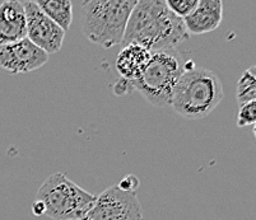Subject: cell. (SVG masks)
Listing matches in <instances>:
<instances>
[{"label": "cell", "mask_w": 256, "mask_h": 220, "mask_svg": "<svg viewBox=\"0 0 256 220\" xmlns=\"http://www.w3.org/2000/svg\"><path fill=\"white\" fill-rule=\"evenodd\" d=\"M26 14V37L48 55L56 54L62 47L65 32L44 13L36 1H22Z\"/></svg>", "instance_id": "cell-7"}, {"label": "cell", "mask_w": 256, "mask_h": 220, "mask_svg": "<svg viewBox=\"0 0 256 220\" xmlns=\"http://www.w3.org/2000/svg\"><path fill=\"white\" fill-rule=\"evenodd\" d=\"M223 97L224 88L220 76L213 70L192 65L174 87L171 106L184 119L202 120L218 107Z\"/></svg>", "instance_id": "cell-2"}, {"label": "cell", "mask_w": 256, "mask_h": 220, "mask_svg": "<svg viewBox=\"0 0 256 220\" xmlns=\"http://www.w3.org/2000/svg\"><path fill=\"white\" fill-rule=\"evenodd\" d=\"M36 4L62 31H68L73 22V4L70 0H36Z\"/></svg>", "instance_id": "cell-12"}, {"label": "cell", "mask_w": 256, "mask_h": 220, "mask_svg": "<svg viewBox=\"0 0 256 220\" xmlns=\"http://www.w3.org/2000/svg\"><path fill=\"white\" fill-rule=\"evenodd\" d=\"M222 19V0H199L196 8L182 20L188 34H204L216 31Z\"/></svg>", "instance_id": "cell-9"}, {"label": "cell", "mask_w": 256, "mask_h": 220, "mask_svg": "<svg viewBox=\"0 0 256 220\" xmlns=\"http://www.w3.org/2000/svg\"><path fill=\"white\" fill-rule=\"evenodd\" d=\"M188 38L184 20L170 10L164 0H136L122 43H136L153 52L171 50Z\"/></svg>", "instance_id": "cell-1"}, {"label": "cell", "mask_w": 256, "mask_h": 220, "mask_svg": "<svg viewBox=\"0 0 256 220\" xmlns=\"http://www.w3.org/2000/svg\"><path fill=\"white\" fill-rule=\"evenodd\" d=\"M45 205L40 200H34V203L32 204V213H34V215H36V217H42V215H45Z\"/></svg>", "instance_id": "cell-17"}, {"label": "cell", "mask_w": 256, "mask_h": 220, "mask_svg": "<svg viewBox=\"0 0 256 220\" xmlns=\"http://www.w3.org/2000/svg\"><path fill=\"white\" fill-rule=\"evenodd\" d=\"M198 3L199 0H167L166 5L174 15L184 19L196 8Z\"/></svg>", "instance_id": "cell-14"}, {"label": "cell", "mask_w": 256, "mask_h": 220, "mask_svg": "<svg viewBox=\"0 0 256 220\" xmlns=\"http://www.w3.org/2000/svg\"><path fill=\"white\" fill-rule=\"evenodd\" d=\"M186 69L188 64L174 48L153 51L142 75L130 84L152 106L167 107L171 106L174 87Z\"/></svg>", "instance_id": "cell-4"}, {"label": "cell", "mask_w": 256, "mask_h": 220, "mask_svg": "<svg viewBox=\"0 0 256 220\" xmlns=\"http://www.w3.org/2000/svg\"><path fill=\"white\" fill-rule=\"evenodd\" d=\"M26 14L22 1L6 0L0 4V47L26 38Z\"/></svg>", "instance_id": "cell-10"}, {"label": "cell", "mask_w": 256, "mask_h": 220, "mask_svg": "<svg viewBox=\"0 0 256 220\" xmlns=\"http://www.w3.org/2000/svg\"><path fill=\"white\" fill-rule=\"evenodd\" d=\"M36 200L45 205V215L54 220H80L96 201V196L79 187L62 172L48 176L37 191Z\"/></svg>", "instance_id": "cell-5"}, {"label": "cell", "mask_w": 256, "mask_h": 220, "mask_svg": "<svg viewBox=\"0 0 256 220\" xmlns=\"http://www.w3.org/2000/svg\"><path fill=\"white\" fill-rule=\"evenodd\" d=\"M256 68L250 66L244 71L237 82V101L240 105L256 99Z\"/></svg>", "instance_id": "cell-13"}, {"label": "cell", "mask_w": 256, "mask_h": 220, "mask_svg": "<svg viewBox=\"0 0 256 220\" xmlns=\"http://www.w3.org/2000/svg\"><path fill=\"white\" fill-rule=\"evenodd\" d=\"M136 0H87L82 4V28L92 43L111 48L122 43Z\"/></svg>", "instance_id": "cell-3"}, {"label": "cell", "mask_w": 256, "mask_h": 220, "mask_svg": "<svg viewBox=\"0 0 256 220\" xmlns=\"http://www.w3.org/2000/svg\"><path fill=\"white\" fill-rule=\"evenodd\" d=\"M150 50L136 43L125 45L116 57V69L120 74L121 79L134 82L142 75L146 64L150 59Z\"/></svg>", "instance_id": "cell-11"}, {"label": "cell", "mask_w": 256, "mask_h": 220, "mask_svg": "<svg viewBox=\"0 0 256 220\" xmlns=\"http://www.w3.org/2000/svg\"><path fill=\"white\" fill-rule=\"evenodd\" d=\"M48 61V55L34 45L27 37L0 47V68L10 74H24L37 70Z\"/></svg>", "instance_id": "cell-8"}, {"label": "cell", "mask_w": 256, "mask_h": 220, "mask_svg": "<svg viewBox=\"0 0 256 220\" xmlns=\"http://www.w3.org/2000/svg\"><path fill=\"white\" fill-rule=\"evenodd\" d=\"M116 186L125 192H136V189L139 187V180L136 176L128 175Z\"/></svg>", "instance_id": "cell-16"}, {"label": "cell", "mask_w": 256, "mask_h": 220, "mask_svg": "<svg viewBox=\"0 0 256 220\" xmlns=\"http://www.w3.org/2000/svg\"><path fill=\"white\" fill-rule=\"evenodd\" d=\"M80 220H144L136 192L111 186L96 196L90 212Z\"/></svg>", "instance_id": "cell-6"}, {"label": "cell", "mask_w": 256, "mask_h": 220, "mask_svg": "<svg viewBox=\"0 0 256 220\" xmlns=\"http://www.w3.org/2000/svg\"><path fill=\"white\" fill-rule=\"evenodd\" d=\"M256 122V101L246 102L240 105L238 115H237V126L245 127L248 125H255Z\"/></svg>", "instance_id": "cell-15"}]
</instances>
